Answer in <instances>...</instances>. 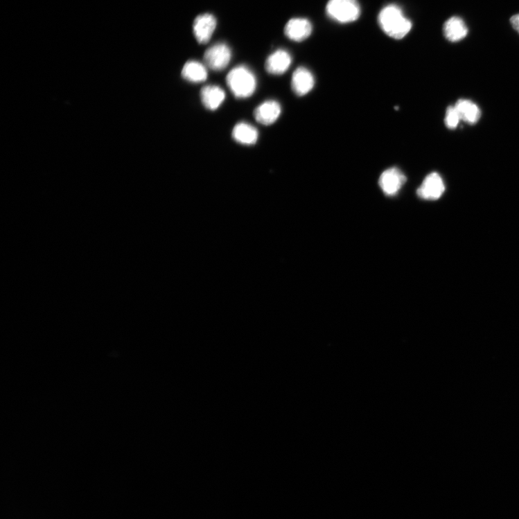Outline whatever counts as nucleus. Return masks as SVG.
<instances>
[{"instance_id": "f257e3e1", "label": "nucleus", "mask_w": 519, "mask_h": 519, "mask_svg": "<svg viewBox=\"0 0 519 519\" xmlns=\"http://www.w3.org/2000/svg\"><path fill=\"white\" fill-rule=\"evenodd\" d=\"M378 21L382 30L395 39H403L412 28L411 21L407 19L403 10L395 5L384 8L380 12Z\"/></svg>"}, {"instance_id": "f03ea898", "label": "nucleus", "mask_w": 519, "mask_h": 519, "mask_svg": "<svg viewBox=\"0 0 519 519\" xmlns=\"http://www.w3.org/2000/svg\"><path fill=\"white\" fill-rule=\"evenodd\" d=\"M226 80L230 91L237 98H247L256 92V77L253 71L245 65L232 69L227 74Z\"/></svg>"}, {"instance_id": "7ed1b4c3", "label": "nucleus", "mask_w": 519, "mask_h": 519, "mask_svg": "<svg viewBox=\"0 0 519 519\" xmlns=\"http://www.w3.org/2000/svg\"><path fill=\"white\" fill-rule=\"evenodd\" d=\"M326 12L336 22L349 24L359 19L361 8L357 0H329Z\"/></svg>"}, {"instance_id": "20e7f679", "label": "nucleus", "mask_w": 519, "mask_h": 519, "mask_svg": "<svg viewBox=\"0 0 519 519\" xmlns=\"http://www.w3.org/2000/svg\"><path fill=\"white\" fill-rule=\"evenodd\" d=\"M231 58V51L225 43L209 47L204 53L205 65L213 71H222L227 67Z\"/></svg>"}, {"instance_id": "39448f33", "label": "nucleus", "mask_w": 519, "mask_h": 519, "mask_svg": "<svg viewBox=\"0 0 519 519\" xmlns=\"http://www.w3.org/2000/svg\"><path fill=\"white\" fill-rule=\"evenodd\" d=\"M445 191L443 179L437 173L429 174L417 191L420 198L435 201L441 198Z\"/></svg>"}, {"instance_id": "423d86ee", "label": "nucleus", "mask_w": 519, "mask_h": 519, "mask_svg": "<svg viewBox=\"0 0 519 519\" xmlns=\"http://www.w3.org/2000/svg\"><path fill=\"white\" fill-rule=\"evenodd\" d=\"M217 27L215 17L211 14H203L195 17L193 30L197 42L201 44H207Z\"/></svg>"}, {"instance_id": "0eeeda50", "label": "nucleus", "mask_w": 519, "mask_h": 519, "mask_svg": "<svg viewBox=\"0 0 519 519\" xmlns=\"http://www.w3.org/2000/svg\"><path fill=\"white\" fill-rule=\"evenodd\" d=\"M407 180L405 175L398 168L386 170L380 176V186L387 195H395L401 189Z\"/></svg>"}, {"instance_id": "6e6552de", "label": "nucleus", "mask_w": 519, "mask_h": 519, "mask_svg": "<svg viewBox=\"0 0 519 519\" xmlns=\"http://www.w3.org/2000/svg\"><path fill=\"white\" fill-rule=\"evenodd\" d=\"M292 62L290 53L284 49H279L267 58L265 67L268 73L281 76L289 69Z\"/></svg>"}, {"instance_id": "1a4fd4ad", "label": "nucleus", "mask_w": 519, "mask_h": 519, "mask_svg": "<svg viewBox=\"0 0 519 519\" xmlns=\"http://www.w3.org/2000/svg\"><path fill=\"white\" fill-rule=\"evenodd\" d=\"M281 114L280 103L274 100H268L257 107L254 116L258 123L264 126H270L279 119Z\"/></svg>"}, {"instance_id": "9d476101", "label": "nucleus", "mask_w": 519, "mask_h": 519, "mask_svg": "<svg viewBox=\"0 0 519 519\" xmlns=\"http://www.w3.org/2000/svg\"><path fill=\"white\" fill-rule=\"evenodd\" d=\"M314 85L315 78L310 70L303 67L295 70L292 78V88L297 96H306L312 91Z\"/></svg>"}, {"instance_id": "9b49d317", "label": "nucleus", "mask_w": 519, "mask_h": 519, "mask_svg": "<svg viewBox=\"0 0 519 519\" xmlns=\"http://www.w3.org/2000/svg\"><path fill=\"white\" fill-rule=\"evenodd\" d=\"M313 32L311 23L306 19H293L286 24L284 33L292 41L300 42L306 40Z\"/></svg>"}, {"instance_id": "f8f14e48", "label": "nucleus", "mask_w": 519, "mask_h": 519, "mask_svg": "<svg viewBox=\"0 0 519 519\" xmlns=\"http://www.w3.org/2000/svg\"><path fill=\"white\" fill-rule=\"evenodd\" d=\"M201 100L205 108L210 111L218 110L224 103L226 94L218 85H207L202 89Z\"/></svg>"}, {"instance_id": "ddd939ff", "label": "nucleus", "mask_w": 519, "mask_h": 519, "mask_svg": "<svg viewBox=\"0 0 519 519\" xmlns=\"http://www.w3.org/2000/svg\"><path fill=\"white\" fill-rule=\"evenodd\" d=\"M443 33L447 40L457 42L467 37L468 28L460 17H452L444 24Z\"/></svg>"}, {"instance_id": "4468645a", "label": "nucleus", "mask_w": 519, "mask_h": 519, "mask_svg": "<svg viewBox=\"0 0 519 519\" xmlns=\"http://www.w3.org/2000/svg\"><path fill=\"white\" fill-rule=\"evenodd\" d=\"M232 138L243 146H254L258 139V132L253 125L240 122L236 125L231 134Z\"/></svg>"}, {"instance_id": "2eb2a0df", "label": "nucleus", "mask_w": 519, "mask_h": 519, "mask_svg": "<svg viewBox=\"0 0 519 519\" xmlns=\"http://www.w3.org/2000/svg\"><path fill=\"white\" fill-rule=\"evenodd\" d=\"M182 77L193 83H201L208 78L207 67L197 61H189L183 67Z\"/></svg>"}, {"instance_id": "dca6fc26", "label": "nucleus", "mask_w": 519, "mask_h": 519, "mask_svg": "<svg viewBox=\"0 0 519 519\" xmlns=\"http://www.w3.org/2000/svg\"><path fill=\"white\" fill-rule=\"evenodd\" d=\"M461 121L468 124H475L481 116L479 107L469 100L461 99L455 105Z\"/></svg>"}, {"instance_id": "f3484780", "label": "nucleus", "mask_w": 519, "mask_h": 519, "mask_svg": "<svg viewBox=\"0 0 519 519\" xmlns=\"http://www.w3.org/2000/svg\"><path fill=\"white\" fill-rule=\"evenodd\" d=\"M461 121V118L459 116L455 106H450L447 109L445 117L446 126L450 130H455L457 127L458 124Z\"/></svg>"}, {"instance_id": "a211bd4d", "label": "nucleus", "mask_w": 519, "mask_h": 519, "mask_svg": "<svg viewBox=\"0 0 519 519\" xmlns=\"http://www.w3.org/2000/svg\"><path fill=\"white\" fill-rule=\"evenodd\" d=\"M510 21L513 29L519 33V14L512 16Z\"/></svg>"}]
</instances>
